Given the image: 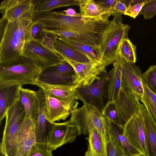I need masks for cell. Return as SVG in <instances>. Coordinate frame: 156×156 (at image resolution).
<instances>
[{"label":"cell","instance_id":"obj_1","mask_svg":"<svg viewBox=\"0 0 156 156\" xmlns=\"http://www.w3.org/2000/svg\"><path fill=\"white\" fill-rule=\"evenodd\" d=\"M33 10L27 12L15 20H0V62L23 55L26 43L33 39Z\"/></svg>","mask_w":156,"mask_h":156},{"label":"cell","instance_id":"obj_2","mask_svg":"<svg viewBox=\"0 0 156 156\" xmlns=\"http://www.w3.org/2000/svg\"><path fill=\"white\" fill-rule=\"evenodd\" d=\"M110 13L96 17L70 16L63 12L48 11L45 23L48 30H67L91 37L101 41L109 24Z\"/></svg>","mask_w":156,"mask_h":156},{"label":"cell","instance_id":"obj_3","mask_svg":"<svg viewBox=\"0 0 156 156\" xmlns=\"http://www.w3.org/2000/svg\"><path fill=\"white\" fill-rule=\"evenodd\" d=\"M41 71L31 59L23 55L0 62V88L34 85Z\"/></svg>","mask_w":156,"mask_h":156},{"label":"cell","instance_id":"obj_4","mask_svg":"<svg viewBox=\"0 0 156 156\" xmlns=\"http://www.w3.org/2000/svg\"><path fill=\"white\" fill-rule=\"evenodd\" d=\"M130 26L122 23V16L114 17L103 34L100 49L102 61L106 67L113 63L118 54L120 45L128 37Z\"/></svg>","mask_w":156,"mask_h":156},{"label":"cell","instance_id":"obj_5","mask_svg":"<svg viewBox=\"0 0 156 156\" xmlns=\"http://www.w3.org/2000/svg\"><path fill=\"white\" fill-rule=\"evenodd\" d=\"M104 118L101 112L95 108L83 104L73 110L69 120L77 127L78 135H89L93 129H96L106 147L108 136Z\"/></svg>","mask_w":156,"mask_h":156},{"label":"cell","instance_id":"obj_6","mask_svg":"<svg viewBox=\"0 0 156 156\" xmlns=\"http://www.w3.org/2000/svg\"><path fill=\"white\" fill-rule=\"evenodd\" d=\"M0 151L6 156H15L20 127L26 117L25 111L18 98L7 110Z\"/></svg>","mask_w":156,"mask_h":156},{"label":"cell","instance_id":"obj_7","mask_svg":"<svg viewBox=\"0 0 156 156\" xmlns=\"http://www.w3.org/2000/svg\"><path fill=\"white\" fill-rule=\"evenodd\" d=\"M108 79L106 71L100 78L90 85L78 87L76 90L77 99L83 104L93 106L100 112L108 102Z\"/></svg>","mask_w":156,"mask_h":156},{"label":"cell","instance_id":"obj_8","mask_svg":"<svg viewBox=\"0 0 156 156\" xmlns=\"http://www.w3.org/2000/svg\"><path fill=\"white\" fill-rule=\"evenodd\" d=\"M76 77L73 66L63 60L42 70L36 81L55 85L75 84Z\"/></svg>","mask_w":156,"mask_h":156},{"label":"cell","instance_id":"obj_9","mask_svg":"<svg viewBox=\"0 0 156 156\" xmlns=\"http://www.w3.org/2000/svg\"><path fill=\"white\" fill-rule=\"evenodd\" d=\"M23 54L31 59L42 71L63 60L57 52L44 46L41 41L34 39L25 43Z\"/></svg>","mask_w":156,"mask_h":156},{"label":"cell","instance_id":"obj_10","mask_svg":"<svg viewBox=\"0 0 156 156\" xmlns=\"http://www.w3.org/2000/svg\"><path fill=\"white\" fill-rule=\"evenodd\" d=\"M124 133L129 144L142 154L148 156L146 132L140 112L132 117L124 128Z\"/></svg>","mask_w":156,"mask_h":156},{"label":"cell","instance_id":"obj_11","mask_svg":"<svg viewBox=\"0 0 156 156\" xmlns=\"http://www.w3.org/2000/svg\"><path fill=\"white\" fill-rule=\"evenodd\" d=\"M63 59L74 68L76 77L75 84L78 87L90 85L100 78L102 73L106 71V66L102 62H94L81 63Z\"/></svg>","mask_w":156,"mask_h":156},{"label":"cell","instance_id":"obj_12","mask_svg":"<svg viewBox=\"0 0 156 156\" xmlns=\"http://www.w3.org/2000/svg\"><path fill=\"white\" fill-rule=\"evenodd\" d=\"M140 99L135 94L121 87L119 97L115 101L121 126L123 128L128 122L139 110Z\"/></svg>","mask_w":156,"mask_h":156},{"label":"cell","instance_id":"obj_13","mask_svg":"<svg viewBox=\"0 0 156 156\" xmlns=\"http://www.w3.org/2000/svg\"><path fill=\"white\" fill-rule=\"evenodd\" d=\"M53 124L47 144L52 151L65 144L73 142L78 135L77 127L69 120L64 122Z\"/></svg>","mask_w":156,"mask_h":156},{"label":"cell","instance_id":"obj_14","mask_svg":"<svg viewBox=\"0 0 156 156\" xmlns=\"http://www.w3.org/2000/svg\"><path fill=\"white\" fill-rule=\"evenodd\" d=\"M142 74L139 67L134 63L124 59L122 72L121 87L135 94L140 101L144 95Z\"/></svg>","mask_w":156,"mask_h":156},{"label":"cell","instance_id":"obj_15","mask_svg":"<svg viewBox=\"0 0 156 156\" xmlns=\"http://www.w3.org/2000/svg\"><path fill=\"white\" fill-rule=\"evenodd\" d=\"M43 108L47 119L51 123L65 120L73 110L77 108L44 93Z\"/></svg>","mask_w":156,"mask_h":156},{"label":"cell","instance_id":"obj_16","mask_svg":"<svg viewBox=\"0 0 156 156\" xmlns=\"http://www.w3.org/2000/svg\"><path fill=\"white\" fill-rule=\"evenodd\" d=\"M34 85L41 89L44 94L77 108L79 102L76 100L78 99L76 90L78 86L76 85H55L36 81Z\"/></svg>","mask_w":156,"mask_h":156},{"label":"cell","instance_id":"obj_17","mask_svg":"<svg viewBox=\"0 0 156 156\" xmlns=\"http://www.w3.org/2000/svg\"><path fill=\"white\" fill-rule=\"evenodd\" d=\"M33 9V0H4L0 3V20L13 21Z\"/></svg>","mask_w":156,"mask_h":156},{"label":"cell","instance_id":"obj_18","mask_svg":"<svg viewBox=\"0 0 156 156\" xmlns=\"http://www.w3.org/2000/svg\"><path fill=\"white\" fill-rule=\"evenodd\" d=\"M36 91L38 99V112L37 120L34 123L36 143L47 144L54 123L49 122L44 115L43 108V91L39 88Z\"/></svg>","mask_w":156,"mask_h":156},{"label":"cell","instance_id":"obj_19","mask_svg":"<svg viewBox=\"0 0 156 156\" xmlns=\"http://www.w3.org/2000/svg\"><path fill=\"white\" fill-rule=\"evenodd\" d=\"M106 128L126 156H140L142 154L129 143L124 133V128L104 117Z\"/></svg>","mask_w":156,"mask_h":156},{"label":"cell","instance_id":"obj_20","mask_svg":"<svg viewBox=\"0 0 156 156\" xmlns=\"http://www.w3.org/2000/svg\"><path fill=\"white\" fill-rule=\"evenodd\" d=\"M123 58L119 54L113 62V67L107 75L108 79V102L116 101L118 99L121 87V75Z\"/></svg>","mask_w":156,"mask_h":156},{"label":"cell","instance_id":"obj_21","mask_svg":"<svg viewBox=\"0 0 156 156\" xmlns=\"http://www.w3.org/2000/svg\"><path fill=\"white\" fill-rule=\"evenodd\" d=\"M139 111L146 132L148 156H156V122L143 104H140Z\"/></svg>","mask_w":156,"mask_h":156},{"label":"cell","instance_id":"obj_22","mask_svg":"<svg viewBox=\"0 0 156 156\" xmlns=\"http://www.w3.org/2000/svg\"><path fill=\"white\" fill-rule=\"evenodd\" d=\"M18 99L26 112V116L30 118L34 123L38 112V103L36 91L20 87Z\"/></svg>","mask_w":156,"mask_h":156},{"label":"cell","instance_id":"obj_23","mask_svg":"<svg viewBox=\"0 0 156 156\" xmlns=\"http://www.w3.org/2000/svg\"><path fill=\"white\" fill-rule=\"evenodd\" d=\"M17 86L0 88V124L5 116L8 109L18 98L20 88Z\"/></svg>","mask_w":156,"mask_h":156},{"label":"cell","instance_id":"obj_24","mask_svg":"<svg viewBox=\"0 0 156 156\" xmlns=\"http://www.w3.org/2000/svg\"><path fill=\"white\" fill-rule=\"evenodd\" d=\"M54 46L56 51L62 58L81 63H87L94 62L85 55L58 39L55 42Z\"/></svg>","mask_w":156,"mask_h":156},{"label":"cell","instance_id":"obj_25","mask_svg":"<svg viewBox=\"0 0 156 156\" xmlns=\"http://www.w3.org/2000/svg\"><path fill=\"white\" fill-rule=\"evenodd\" d=\"M58 39L85 55L92 61L103 63L99 48L77 42L64 37H58Z\"/></svg>","mask_w":156,"mask_h":156},{"label":"cell","instance_id":"obj_26","mask_svg":"<svg viewBox=\"0 0 156 156\" xmlns=\"http://www.w3.org/2000/svg\"><path fill=\"white\" fill-rule=\"evenodd\" d=\"M33 4L35 13L51 11L59 7L79 5L78 0H33Z\"/></svg>","mask_w":156,"mask_h":156},{"label":"cell","instance_id":"obj_27","mask_svg":"<svg viewBox=\"0 0 156 156\" xmlns=\"http://www.w3.org/2000/svg\"><path fill=\"white\" fill-rule=\"evenodd\" d=\"M44 31L51 33L58 37L68 38L77 42L95 47L100 48L101 43L100 40L72 31L63 30Z\"/></svg>","mask_w":156,"mask_h":156},{"label":"cell","instance_id":"obj_28","mask_svg":"<svg viewBox=\"0 0 156 156\" xmlns=\"http://www.w3.org/2000/svg\"><path fill=\"white\" fill-rule=\"evenodd\" d=\"M35 143V128L30 131L24 132L17 138L15 156H23Z\"/></svg>","mask_w":156,"mask_h":156},{"label":"cell","instance_id":"obj_29","mask_svg":"<svg viewBox=\"0 0 156 156\" xmlns=\"http://www.w3.org/2000/svg\"><path fill=\"white\" fill-rule=\"evenodd\" d=\"M81 16L96 17L110 12H105L101 6L93 0H78Z\"/></svg>","mask_w":156,"mask_h":156},{"label":"cell","instance_id":"obj_30","mask_svg":"<svg viewBox=\"0 0 156 156\" xmlns=\"http://www.w3.org/2000/svg\"><path fill=\"white\" fill-rule=\"evenodd\" d=\"M88 144L94 156H107L106 147L100 135L93 129L89 135Z\"/></svg>","mask_w":156,"mask_h":156},{"label":"cell","instance_id":"obj_31","mask_svg":"<svg viewBox=\"0 0 156 156\" xmlns=\"http://www.w3.org/2000/svg\"><path fill=\"white\" fill-rule=\"evenodd\" d=\"M136 46L133 44L128 37L122 41L119 53L126 61L135 63L136 61Z\"/></svg>","mask_w":156,"mask_h":156},{"label":"cell","instance_id":"obj_32","mask_svg":"<svg viewBox=\"0 0 156 156\" xmlns=\"http://www.w3.org/2000/svg\"><path fill=\"white\" fill-rule=\"evenodd\" d=\"M142 82L149 89L156 94V64L151 66L141 75Z\"/></svg>","mask_w":156,"mask_h":156},{"label":"cell","instance_id":"obj_33","mask_svg":"<svg viewBox=\"0 0 156 156\" xmlns=\"http://www.w3.org/2000/svg\"><path fill=\"white\" fill-rule=\"evenodd\" d=\"M101 112L104 117L109 119L117 125L121 126L115 101L108 102L102 109Z\"/></svg>","mask_w":156,"mask_h":156},{"label":"cell","instance_id":"obj_34","mask_svg":"<svg viewBox=\"0 0 156 156\" xmlns=\"http://www.w3.org/2000/svg\"><path fill=\"white\" fill-rule=\"evenodd\" d=\"M47 144L35 143L23 156H52Z\"/></svg>","mask_w":156,"mask_h":156},{"label":"cell","instance_id":"obj_35","mask_svg":"<svg viewBox=\"0 0 156 156\" xmlns=\"http://www.w3.org/2000/svg\"><path fill=\"white\" fill-rule=\"evenodd\" d=\"M108 133L107 156H126L110 134L108 132Z\"/></svg>","mask_w":156,"mask_h":156},{"label":"cell","instance_id":"obj_36","mask_svg":"<svg viewBox=\"0 0 156 156\" xmlns=\"http://www.w3.org/2000/svg\"><path fill=\"white\" fill-rule=\"evenodd\" d=\"M140 14L146 20L151 19L156 15V0H149L143 6L139 14Z\"/></svg>","mask_w":156,"mask_h":156},{"label":"cell","instance_id":"obj_37","mask_svg":"<svg viewBox=\"0 0 156 156\" xmlns=\"http://www.w3.org/2000/svg\"><path fill=\"white\" fill-rule=\"evenodd\" d=\"M149 0H139L137 3L132 5H128L126 12L123 15L128 16L131 17L135 18L139 15L143 6Z\"/></svg>","mask_w":156,"mask_h":156},{"label":"cell","instance_id":"obj_38","mask_svg":"<svg viewBox=\"0 0 156 156\" xmlns=\"http://www.w3.org/2000/svg\"><path fill=\"white\" fill-rule=\"evenodd\" d=\"M58 37L57 35L44 30L41 41L45 47L57 52L55 48L54 44L55 41L58 39Z\"/></svg>","mask_w":156,"mask_h":156},{"label":"cell","instance_id":"obj_39","mask_svg":"<svg viewBox=\"0 0 156 156\" xmlns=\"http://www.w3.org/2000/svg\"><path fill=\"white\" fill-rule=\"evenodd\" d=\"M127 7L124 0H118L111 11V15L114 17L122 16L126 12Z\"/></svg>","mask_w":156,"mask_h":156},{"label":"cell","instance_id":"obj_40","mask_svg":"<svg viewBox=\"0 0 156 156\" xmlns=\"http://www.w3.org/2000/svg\"><path fill=\"white\" fill-rule=\"evenodd\" d=\"M140 101L148 109L156 122V103L152 102L144 93Z\"/></svg>","mask_w":156,"mask_h":156},{"label":"cell","instance_id":"obj_41","mask_svg":"<svg viewBox=\"0 0 156 156\" xmlns=\"http://www.w3.org/2000/svg\"><path fill=\"white\" fill-rule=\"evenodd\" d=\"M32 29V35L33 39L41 41L44 32V27L38 23L34 22Z\"/></svg>","mask_w":156,"mask_h":156},{"label":"cell","instance_id":"obj_42","mask_svg":"<svg viewBox=\"0 0 156 156\" xmlns=\"http://www.w3.org/2000/svg\"><path fill=\"white\" fill-rule=\"evenodd\" d=\"M118 0H102L96 2L103 9L104 11L111 13Z\"/></svg>","mask_w":156,"mask_h":156},{"label":"cell","instance_id":"obj_43","mask_svg":"<svg viewBox=\"0 0 156 156\" xmlns=\"http://www.w3.org/2000/svg\"><path fill=\"white\" fill-rule=\"evenodd\" d=\"M67 16H80V14L77 13L75 10L72 8H69L63 11Z\"/></svg>","mask_w":156,"mask_h":156},{"label":"cell","instance_id":"obj_44","mask_svg":"<svg viewBox=\"0 0 156 156\" xmlns=\"http://www.w3.org/2000/svg\"><path fill=\"white\" fill-rule=\"evenodd\" d=\"M84 156H94L91 151L90 147L88 145L87 151L85 152Z\"/></svg>","mask_w":156,"mask_h":156},{"label":"cell","instance_id":"obj_45","mask_svg":"<svg viewBox=\"0 0 156 156\" xmlns=\"http://www.w3.org/2000/svg\"><path fill=\"white\" fill-rule=\"evenodd\" d=\"M0 152V156H6L3 153H2V152Z\"/></svg>","mask_w":156,"mask_h":156},{"label":"cell","instance_id":"obj_46","mask_svg":"<svg viewBox=\"0 0 156 156\" xmlns=\"http://www.w3.org/2000/svg\"></svg>","mask_w":156,"mask_h":156},{"label":"cell","instance_id":"obj_47","mask_svg":"<svg viewBox=\"0 0 156 156\" xmlns=\"http://www.w3.org/2000/svg\"></svg>","mask_w":156,"mask_h":156},{"label":"cell","instance_id":"obj_48","mask_svg":"<svg viewBox=\"0 0 156 156\" xmlns=\"http://www.w3.org/2000/svg\"></svg>","mask_w":156,"mask_h":156}]
</instances>
